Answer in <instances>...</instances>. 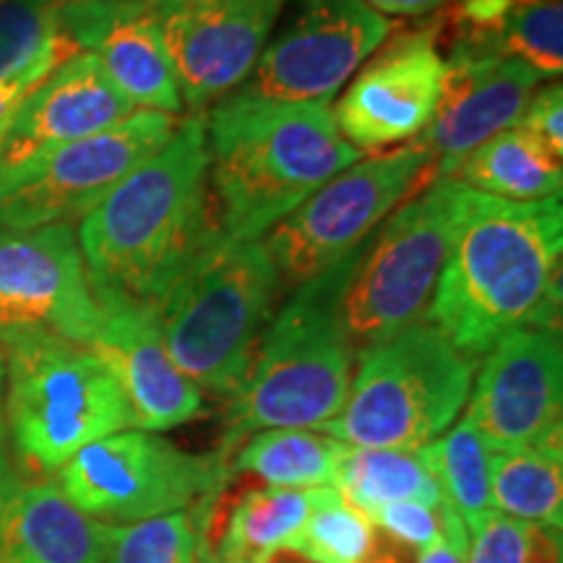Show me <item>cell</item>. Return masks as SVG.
<instances>
[{"label":"cell","instance_id":"cell-9","mask_svg":"<svg viewBox=\"0 0 563 563\" xmlns=\"http://www.w3.org/2000/svg\"><path fill=\"white\" fill-rule=\"evenodd\" d=\"M431 183V154L418 139L352 162L266 232L264 245L282 287H300L332 269Z\"/></svg>","mask_w":563,"mask_h":563},{"label":"cell","instance_id":"cell-11","mask_svg":"<svg viewBox=\"0 0 563 563\" xmlns=\"http://www.w3.org/2000/svg\"><path fill=\"white\" fill-rule=\"evenodd\" d=\"M178 118L136 110L125 121L0 170V228L70 224L167 144Z\"/></svg>","mask_w":563,"mask_h":563},{"label":"cell","instance_id":"cell-16","mask_svg":"<svg viewBox=\"0 0 563 563\" xmlns=\"http://www.w3.org/2000/svg\"><path fill=\"white\" fill-rule=\"evenodd\" d=\"M287 0H203L159 16L183 108L203 115L243 87Z\"/></svg>","mask_w":563,"mask_h":563},{"label":"cell","instance_id":"cell-32","mask_svg":"<svg viewBox=\"0 0 563 563\" xmlns=\"http://www.w3.org/2000/svg\"><path fill=\"white\" fill-rule=\"evenodd\" d=\"M55 37V5L37 0H0V76L30 63Z\"/></svg>","mask_w":563,"mask_h":563},{"label":"cell","instance_id":"cell-29","mask_svg":"<svg viewBox=\"0 0 563 563\" xmlns=\"http://www.w3.org/2000/svg\"><path fill=\"white\" fill-rule=\"evenodd\" d=\"M376 527L334 488H316L313 509L292 553L311 563H373L378 551Z\"/></svg>","mask_w":563,"mask_h":563},{"label":"cell","instance_id":"cell-22","mask_svg":"<svg viewBox=\"0 0 563 563\" xmlns=\"http://www.w3.org/2000/svg\"><path fill=\"white\" fill-rule=\"evenodd\" d=\"M446 26L452 42L525 63L540 79L563 74L561 0H454Z\"/></svg>","mask_w":563,"mask_h":563},{"label":"cell","instance_id":"cell-2","mask_svg":"<svg viewBox=\"0 0 563 563\" xmlns=\"http://www.w3.org/2000/svg\"><path fill=\"white\" fill-rule=\"evenodd\" d=\"M91 287L157 302L220 241L203 115L131 170L76 228Z\"/></svg>","mask_w":563,"mask_h":563},{"label":"cell","instance_id":"cell-15","mask_svg":"<svg viewBox=\"0 0 563 563\" xmlns=\"http://www.w3.org/2000/svg\"><path fill=\"white\" fill-rule=\"evenodd\" d=\"M467 418L490 452H517L561 435L563 347L559 329L525 327L485 352Z\"/></svg>","mask_w":563,"mask_h":563},{"label":"cell","instance_id":"cell-28","mask_svg":"<svg viewBox=\"0 0 563 563\" xmlns=\"http://www.w3.org/2000/svg\"><path fill=\"white\" fill-rule=\"evenodd\" d=\"M420 452L441 485L443 501L464 527H473L485 514L496 511L490 493L493 452L467 418L456 420L446 433L426 443Z\"/></svg>","mask_w":563,"mask_h":563},{"label":"cell","instance_id":"cell-35","mask_svg":"<svg viewBox=\"0 0 563 563\" xmlns=\"http://www.w3.org/2000/svg\"><path fill=\"white\" fill-rule=\"evenodd\" d=\"M519 129L538 139L548 152L563 159V89L561 84H548L534 89V95L522 110Z\"/></svg>","mask_w":563,"mask_h":563},{"label":"cell","instance_id":"cell-34","mask_svg":"<svg viewBox=\"0 0 563 563\" xmlns=\"http://www.w3.org/2000/svg\"><path fill=\"white\" fill-rule=\"evenodd\" d=\"M76 53H81L79 47L58 30V37H55L40 55H34L30 63L11 70V74L0 76V129L11 121V115L16 112L19 104L32 95V89H37L63 60H68L70 55Z\"/></svg>","mask_w":563,"mask_h":563},{"label":"cell","instance_id":"cell-39","mask_svg":"<svg viewBox=\"0 0 563 563\" xmlns=\"http://www.w3.org/2000/svg\"><path fill=\"white\" fill-rule=\"evenodd\" d=\"M194 3H203V0H152L154 11L159 13H167V11H175V9H183V5H194Z\"/></svg>","mask_w":563,"mask_h":563},{"label":"cell","instance_id":"cell-8","mask_svg":"<svg viewBox=\"0 0 563 563\" xmlns=\"http://www.w3.org/2000/svg\"><path fill=\"white\" fill-rule=\"evenodd\" d=\"M464 186L439 178L399 203L365 243L342 295V323L355 352L426 319L452 249Z\"/></svg>","mask_w":563,"mask_h":563},{"label":"cell","instance_id":"cell-17","mask_svg":"<svg viewBox=\"0 0 563 563\" xmlns=\"http://www.w3.org/2000/svg\"><path fill=\"white\" fill-rule=\"evenodd\" d=\"M95 290L97 332L89 350L121 386L139 431H170L203 412V394L178 371L162 340L154 302L118 290Z\"/></svg>","mask_w":563,"mask_h":563},{"label":"cell","instance_id":"cell-18","mask_svg":"<svg viewBox=\"0 0 563 563\" xmlns=\"http://www.w3.org/2000/svg\"><path fill=\"white\" fill-rule=\"evenodd\" d=\"M540 81L525 63L452 42L439 108L418 139L431 154V178H449L475 146L514 129Z\"/></svg>","mask_w":563,"mask_h":563},{"label":"cell","instance_id":"cell-4","mask_svg":"<svg viewBox=\"0 0 563 563\" xmlns=\"http://www.w3.org/2000/svg\"><path fill=\"white\" fill-rule=\"evenodd\" d=\"M365 243L332 269L295 287L292 298L272 316L249 376L230 397L222 460L253 433L319 431L340 415L357 363L342 323V295Z\"/></svg>","mask_w":563,"mask_h":563},{"label":"cell","instance_id":"cell-10","mask_svg":"<svg viewBox=\"0 0 563 563\" xmlns=\"http://www.w3.org/2000/svg\"><path fill=\"white\" fill-rule=\"evenodd\" d=\"M224 460L183 452L157 433L118 431L84 446L58 470V488L97 522L125 527L188 511L214 496Z\"/></svg>","mask_w":563,"mask_h":563},{"label":"cell","instance_id":"cell-38","mask_svg":"<svg viewBox=\"0 0 563 563\" xmlns=\"http://www.w3.org/2000/svg\"><path fill=\"white\" fill-rule=\"evenodd\" d=\"M5 439V357L0 352V452H3Z\"/></svg>","mask_w":563,"mask_h":563},{"label":"cell","instance_id":"cell-20","mask_svg":"<svg viewBox=\"0 0 563 563\" xmlns=\"http://www.w3.org/2000/svg\"><path fill=\"white\" fill-rule=\"evenodd\" d=\"M131 112L136 108L110 81L95 55H70L11 115L0 139V170L112 129Z\"/></svg>","mask_w":563,"mask_h":563},{"label":"cell","instance_id":"cell-42","mask_svg":"<svg viewBox=\"0 0 563 563\" xmlns=\"http://www.w3.org/2000/svg\"><path fill=\"white\" fill-rule=\"evenodd\" d=\"M5 125H9V123H5ZM5 125H3V129H0V139H3V131H5Z\"/></svg>","mask_w":563,"mask_h":563},{"label":"cell","instance_id":"cell-36","mask_svg":"<svg viewBox=\"0 0 563 563\" xmlns=\"http://www.w3.org/2000/svg\"><path fill=\"white\" fill-rule=\"evenodd\" d=\"M467 527L443 501L441 538L431 548L418 553L415 563H464L467 559Z\"/></svg>","mask_w":563,"mask_h":563},{"label":"cell","instance_id":"cell-25","mask_svg":"<svg viewBox=\"0 0 563 563\" xmlns=\"http://www.w3.org/2000/svg\"><path fill=\"white\" fill-rule=\"evenodd\" d=\"M313 490L258 488L245 493L230 511L214 559L228 563H272L282 551H292V543L308 522L313 509Z\"/></svg>","mask_w":563,"mask_h":563},{"label":"cell","instance_id":"cell-21","mask_svg":"<svg viewBox=\"0 0 563 563\" xmlns=\"http://www.w3.org/2000/svg\"><path fill=\"white\" fill-rule=\"evenodd\" d=\"M115 530L76 509L58 483L13 473L0 452V563H104Z\"/></svg>","mask_w":563,"mask_h":563},{"label":"cell","instance_id":"cell-3","mask_svg":"<svg viewBox=\"0 0 563 563\" xmlns=\"http://www.w3.org/2000/svg\"><path fill=\"white\" fill-rule=\"evenodd\" d=\"M209 194L222 241H262L329 178L361 159L332 104L232 91L207 115Z\"/></svg>","mask_w":563,"mask_h":563},{"label":"cell","instance_id":"cell-24","mask_svg":"<svg viewBox=\"0 0 563 563\" xmlns=\"http://www.w3.org/2000/svg\"><path fill=\"white\" fill-rule=\"evenodd\" d=\"M334 490L365 517L397 501H418L433 509L443 504L441 485L420 449H363L344 443Z\"/></svg>","mask_w":563,"mask_h":563},{"label":"cell","instance_id":"cell-41","mask_svg":"<svg viewBox=\"0 0 563 563\" xmlns=\"http://www.w3.org/2000/svg\"><path fill=\"white\" fill-rule=\"evenodd\" d=\"M37 3H45V5H60V3H68V0H37Z\"/></svg>","mask_w":563,"mask_h":563},{"label":"cell","instance_id":"cell-7","mask_svg":"<svg viewBox=\"0 0 563 563\" xmlns=\"http://www.w3.org/2000/svg\"><path fill=\"white\" fill-rule=\"evenodd\" d=\"M5 428L24 467L47 475L89 443L136 426L121 386L95 352L37 340L5 350Z\"/></svg>","mask_w":563,"mask_h":563},{"label":"cell","instance_id":"cell-26","mask_svg":"<svg viewBox=\"0 0 563 563\" xmlns=\"http://www.w3.org/2000/svg\"><path fill=\"white\" fill-rule=\"evenodd\" d=\"M344 443L306 428L262 431L232 452L228 473L253 475L269 488H334V475Z\"/></svg>","mask_w":563,"mask_h":563},{"label":"cell","instance_id":"cell-37","mask_svg":"<svg viewBox=\"0 0 563 563\" xmlns=\"http://www.w3.org/2000/svg\"><path fill=\"white\" fill-rule=\"evenodd\" d=\"M368 9L382 13L386 19H415V16H433L454 0H363Z\"/></svg>","mask_w":563,"mask_h":563},{"label":"cell","instance_id":"cell-13","mask_svg":"<svg viewBox=\"0 0 563 563\" xmlns=\"http://www.w3.org/2000/svg\"><path fill=\"white\" fill-rule=\"evenodd\" d=\"M97 321L74 224L0 228V347L37 340L89 347Z\"/></svg>","mask_w":563,"mask_h":563},{"label":"cell","instance_id":"cell-40","mask_svg":"<svg viewBox=\"0 0 563 563\" xmlns=\"http://www.w3.org/2000/svg\"><path fill=\"white\" fill-rule=\"evenodd\" d=\"M199 563H228V561L214 559V555H211L207 548H199Z\"/></svg>","mask_w":563,"mask_h":563},{"label":"cell","instance_id":"cell-19","mask_svg":"<svg viewBox=\"0 0 563 563\" xmlns=\"http://www.w3.org/2000/svg\"><path fill=\"white\" fill-rule=\"evenodd\" d=\"M55 16L60 34L102 63L133 108L173 118L186 110L152 0H68Z\"/></svg>","mask_w":563,"mask_h":563},{"label":"cell","instance_id":"cell-14","mask_svg":"<svg viewBox=\"0 0 563 563\" xmlns=\"http://www.w3.org/2000/svg\"><path fill=\"white\" fill-rule=\"evenodd\" d=\"M443 76L441 21L391 34L344 84L332 108L336 129L357 152L382 154L410 144L433 121Z\"/></svg>","mask_w":563,"mask_h":563},{"label":"cell","instance_id":"cell-5","mask_svg":"<svg viewBox=\"0 0 563 563\" xmlns=\"http://www.w3.org/2000/svg\"><path fill=\"white\" fill-rule=\"evenodd\" d=\"M282 292L264 241H217L154 302L167 355L201 394L232 397Z\"/></svg>","mask_w":563,"mask_h":563},{"label":"cell","instance_id":"cell-12","mask_svg":"<svg viewBox=\"0 0 563 563\" xmlns=\"http://www.w3.org/2000/svg\"><path fill=\"white\" fill-rule=\"evenodd\" d=\"M394 30L391 19L363 0H292L290 16L235 91L272 102L332 104Z\"/></svg>","mask_w":563,"mask_h":563},{"label":"cell","instance_id":"cell-6","mask_svg":"<svg viewBox=\"0 0 563 563\" xmlns=\"http://www.w3.org/2000/svg\"><path fill=\"white\" fill-rule=\"evenodd\" d=\"M475 371V357L422 319L357 352L347 399L319 431L347 446L415 452L454 426L467 405Z\"/></svg>","mask_w":563,"mask_h":563},{"label":"cell","instance_id":"cell-30","mask_svg":"<svg viewBox=\"0 0 563 563\" xmlns=\"http://www.w3.org/2000/svg\"><path fill=\"white\" fill-rule=\"evenodd\" d=\"M561 532L519 522L501 511L467 527L464 563H561Z\"/></svg>","mask_w":563,"mask_h":563},{"label":"cell","instance_id":"cell-1","mask_svg":"<svg viewBox=\"0 0 563 563\" xmlns=\"http://www.w3.org/2000/svg\"><path fill=\"white\" fill-rule=\"evenodd\" d=\"M561 256V199L522 203L464 188L426 321L475 361L514 329H559Z\"/></svg>","mask_w":563,"mask_h":563},{"label":"cell","instance_id":"cell-33","mask_svg":"<svg viewBox=\"0 0 563 563\" xmlns=\"http://www.w3.org/2000/svg\"><path fill=\"white\" fill-rule=\"evenodd\" d=\"M371 522L382 530L391 543L402 545L405 551H426L441 538L443 527V504L439 509L418 501L386 504L371 514Z\"/></svg>","mask_w":563,"mask_h":563},{"label":"cell","instance_id":"cell-31","mask_svg":"<svg viewBox=\"0 0 563 563\" xmlns=\"http://www.w3.org/2000/svg\"><path fill=\"white\" fill-rule=\"evenodd\" d=\"M199 527L188 511L118 527L104 563H199Z\"/></svg>","mask_w":563,"mask_h":563},{"label":"cell","instance_id":"cell-27","mask_svg":"<svg viewBox=\"0 0 563 563\" xmlns=\"http://www.w3.org/2000/svg\"><path fill=\"white\" fill-rule=\"evenodd\" d=\"M493 509L506 517L561 532L563 449L561 435L517 452H493Z\"/></svg>","mask_w":563,"mask_h":563},{"label":"cell","instance_id":"cell-23","mask_svg":"<svg viewBox=\"0 0 563 563\" xmlns=\"http://www.w3.org/2000/svg\"><path fill=\"white\" fill-rule=\"evenodd\" d=\"M449 178L493 199L548 201L561 199L563 159L514 125L475 146Z\"/></svg>","mask_w":563,"mask_h":563}]
</instances>
